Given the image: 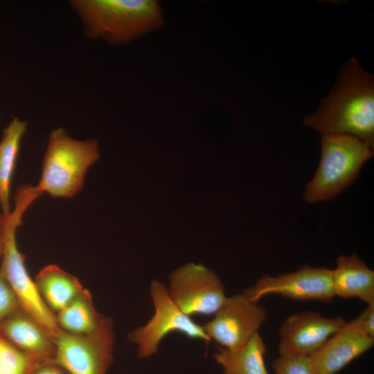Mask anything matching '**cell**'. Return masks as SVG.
I'll list each match as a JSON object with an SVG mask.
<instances>
[{
	"label": "cell",
	"mask_w": 374,
	"mask_h": 374,
	"mask_svg": "<svg viewBox=\"0 0 374 374\" xmlns=\"http://www.w3.org/2000/svg\"><path fill=\"white\" fill-rule=\"evenodd\" d=\"M303 121L322 136L352 135L373 148V76L355 58H350L318 109Z\"/></svg>",
	"instance_id": "1"
},
{
	"label": "cell",
	"mask_w": 374,
	"mask_h": 374,
	"mask_svg": "<svg viewBox=\"0 0 374 374\" xmlns=\"http://www.w3.org/2000/svg\"><path fill=\"white\" fill-rule=\"evenodd\" d=\"M86 37L119 45L163 24L159 3L153 0H72Z\"/></svg>",
	"instance_id": "2"
},
{
	"label": "cell",
	"mask_w": 374,
	"mask_h": 374,
	"mask_svg": "<svg viewBox=\"0 0 374 374\" xmlns=\"http://www.w3.org/2000/svg\"><path fill=\"white\" fill-rule=\"evenodd\" d=\"M100 158L97 141L71 138L62 127L49 134L35 190L55 198H71L83 187L89 168Z\"/></svg>",
	"instance_id": "3"
},
{
	"label": "cell",
	"mask_w": 374,
	"mask_h": 374,
	"mask_svg": "<svg viewBox=\"0 0 374 374\" xmlns=\"http://www.w3.org/2000/svg\"><path fill=\"white\" fill-rule=\"evenodd\" d=\"M321 144L319 167L304 193L311 204L332 199L348 188L373 156V148L352 135L322 136Z\"/></svg>",
	"instance_id": "4"
},
{
	"label": "cell",
	"mask_w": 374,
	"mask_h": 374,
	"mask_svg": "<svg viewBox=\"0 0 374 374\" xmlns=\"http://www.w3.org/2000/svg\"><path fill=\"white\" fill-rule=\"evenodd\" d=\"M33 202L24 193L15 195V206L6 215V235L0 270L15 294L22 310L35 319L53 336L59 328L55 314L41 297L35 281L26 269V257L18 249L16 229L21 224V217Z\"/></svg>",
	"instance_id": "5"
},
{
	"label": "cell",
	"mask_w": 374,
	"mask_h": 374,
	"mask_svg": "<svg viewBox=\"0 0 374 374\" xmlns=\"http://www.w3.org/2000/svg\"><path fill=\"white\" fill-rule=\"evenodd\" d=\"M52 339L51 362L68 374H106L114 362L115 332L110 317L93 334L76 335L60 329Z\"/></svg>",
	"instance_id": "6"
},
{
	"label": "cell",
	"mask_w": 374,
	"mask_h": 374,
	"mask_svg": "<svg viewBox=\"0 0 374 374\" xmlns=\"http://www.w3.org/2000/svg\"><path fill=\"white\" fill-rule=\"evenodd\" d=\"M150 295L154 307V314L146 324L127 335L130 342L136 346L139 358L156 355L162 339L173 332L191 339L211 341L203 326L195 323L175 305L163 283L154 280L150 286Z\"/></svg>",
	"instance_id": "7"
},
{
	"label": "cell",
	"mask_w": 374,
	"mask_h": 374,
	"mask_svg": "<svg viewBox=\"0 0 374 374\" xmlns=\"http://www.w3.org/2000/svg\"><path fill=\"white\" fill-rule=\"evenodd\" d=\"M168 293L186 315H214L224 303L225 287L215 271L189 263L172 271Z\"/></svg>",
	"instance_id": "8"
},
{
	"label": "cell",
	"mask_w": 374,
	"mask_h": 374,
	"mask_svg": "<svg viewBox=\"0 0 374 374\" xmlns=\"http://www.w3.org/2000/svg\"><path fill=\"white\" fill-rule=\"evenodd\" d=\"M242 294L253 303H258L269 294L298 301L330 303L335 297L332 269L304 265L296 271L276 276L265 274Z\"/></svg>",
	"instance_id": "9"
},
{
	"label": "cell",
	"mask_w": 374,
	"mask_h": 374,
	"mask_svg": "<svg viewBox=\"0 0 374 374\" xmlns=\"http://www.w3.org/2000/svg\"><path fill=\"white\" fill-rule=\"evenodd\" d=\"M266 310L243 294L227 296L214 317L203 328L221 347L236 349L244 346L266 321Z\"/></svg>",
	"instance_id": "10"
},
{
	"label": "cell",
	"mask_w": 374,
	"mask_h": 374,
	"mask_svg": "<svg viewBox=\"0 0 374 374\" xmlns=\"http://www.w3.org/2000/svg\"><path fill=\"white\" fill-rule=\"evenodd\" d=\"M341 317L329 318L314 311L290 315L279 329L280 355L310 357L345 323Z\"/></svg>",
	"instance_id": "11"
},
{
	"label": "cell",
	"mask_w": 374,
	"mask_h": 374,
	"mask_svg": "<svg viewBox=\"0 0 374 374\" xmlns=\"http://www.w3.org/2000/svg\"><path fill=\"white\" fill-rule=\"evenodd\" d=\"M374 344V338L361 328L356 318L346 321L310 357L314 374H336Z\"/></svg>",
	"instance_id": "12"
},
{
	"label": "cell",
	"mask_w": 374,
	"mask_h": 374,
	"mask_svg": "<svg viewBox=\"0 0 374 374\" xmlns=\"http://www.w3.org/2000/svg\"><path fill=\"white\" fill-rule=\"evenodd\" d=\"M0 335L37 361L42 363L52 362L55 351L52 335L21 309L0 323Z\"/></svg>",
	"instance_id": "13"
},
{
	"label": "cell",
	"mask_w": 374,
	"mask_h": 374,
	"mask_svg": "<svg viewBox=\"0 0 374 374\" xmlns=\"http://www.w3.org/2000/svg\"><path fill=\"white\" fill-rule=\"evenodd\" d=\"M332 285L335 296L358 298L367 305L374 303V271L356 253L340 256L332 269Z\"/></svg>",
	"instance_id": "14"
},
{
	"label": "cell",
	"mask_w": 374,
	"mask_h": 374,
	"mask_svg": "<svg viewBox=\"0 0 374 374\" xmlns=\"http://www.w3.org/2000/svg\"><path fill=\"white\" fill-rule=\"evenodd\" d=\"M34 281L43 301L55 314L84 289L75 276L56 265L43 267Z\"/></svg>",
	"instance_id": "15"
},
{
	"label": "cell",
	"mask_w": 374,
	"mask_h": 374,
	"mask_svg": "<svg viewBox=\"0 0 374 374\" xmlns=\"http://www.w3.org/2000/svg\"><path fill=\"white\" fill-rule=\"evenodd\" d=\"M267 352V346L257 332L240 348H220L214 358L223 367L222 374H269L265 364Z\"/></svg>",
	"instance_id": "16"
},
{
	"label": "cell",
	"mask_w": 374,
	"mask_h": 374,
	"mask_svg": "<svg viewBox=\"0 0 374 374\" xmlns=\"http://www.w3.org/2000/svg\"><path fill=\"white\" fill-rule=\"evenodd\" d=\"M55 317L62 330L76 335L93 334L107 319L97 311L90 292L85 288L66 307L57 312Z\"/></svg>",
	"instance_id": "17"
},
{
	"label": "cell",
	"mask_w": 374,
	"mask_h": 374,
	"mask_svg": "<svg viewBox=\"0 0 374 374\" xmlns=\"http://www.w3.org/2000/svg\"><path fill=\"white\" fill-rule=\"evenodd\" d=\"M27 123L14 117L3 132L0 141V206L3 215L10 211V184Z\"/></svg>",
	"instance_id": "18"
},
{
	"label": "cell",
	"mask_w": 374,
	"mask_h": 374,
	"mask_svg": "<svg viewBox=\"0 0 374 374\" xmlns=\"http://www.w3.org/2000/svg\"><path fill=\"white\" fill-rule=\"evenodd\" d=\"M42 364L19 350L0 335V374H29Z\"/></svg>",
	"instance_id": "19"
},
{
	"label": "cell",
	"mask_w": 374,
	"mask_h": 374,
	"mask_svg": "<svg viewBox=\"0 0 374 374\" xmlns=\"http://www.w3.org/2000/svg\"><path fill=\"white\" fill-rule=\"evenodd\" d=\"M274 374H314L310 357L280 355L272 364Z\"/></svg>",
	"instance_id": "20"
},
{
	"label": "cell",
	"mask_w": 374,
	"mask_h": 374,
	"mask_svg": "<svg viewBox=\"0 0 374 374\" xmlns=\"http://www.w3.org/2000/svg\"><path fill=\"white\" fill-rule=\"evenodd\" d=\"M19 309L18 299L0 270V323Z\"/></svg>",
	"instance_id": "21"
},
{
	"label": "cell",
	"mask_w": 374,
	"mask_h": 374,
	"mask_svg": "<svg viewBox=\"0 0 374 374\" xmlns=\"http://www.w3.org/2000/svg\"><path fill=\"white\" fill-rule=\"evenodd\" d=\"M356 319L366 334L374 338V303L367 305Z\"/></svg>",
	"instance_id": "22"
},
{
	"label": "cell",
	"mask_w": 374,
	"mask_h": 374,
	"mask_svg": "<svg viewBox=\"0 0 374 374\" xmlns=\"http://www.w3.org/2000/svg\"><path fill=\"white\" fill-rule=\"evenodd\" d=\"M29 374H68L58 365L46 362L35 367Z\"/></svg>",
	"instance_id": "23"
},
{
	"label": "cell",
	"mask_w": 374,
	"mask_h": 374,
	"mask_svg": "<svg viewBox=\"0 0 374 374\" xmlns=\"http://www.w3.org/2000/svg\"><path fill=\"white\" fill-rule=\"evenodd\" d=\"M6 235V215L0 214V260H1Z\"/></svg>",
	"instance_id": "24"
}]
</instances>
